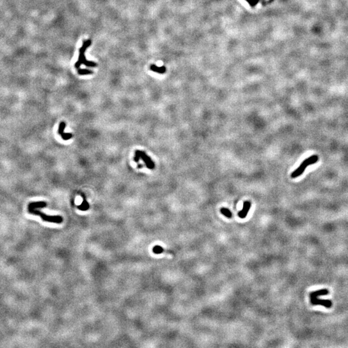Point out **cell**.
I'll list each match as a JSON object with an SVG mask.
<instances>
[{"instance_id": "cell-1", "label": "cell", "mask_w": 348, "mask_h": 348, "mask_svg": "<svg viewBox=\"0 0 348 348\" xmlns=\"http://www.w3.org/2000/svg\"><path fill=\"white\" fill-rule=\"evenodd\" d=\"M92 42L90 39H87L83 41V43L82 47H81L79 50V57L78 60L75 63V67L77 70L80 69V66L81 65H84L88 67H95L97 66L96 63L93 61H89L87 60L85 57V52L87 51V48L91 45Z\"/></svg>"}, {"instance_id": "cell-2", "label": "cell", "mask_w": 348, "mask_h": 348, "mask_svg": "<svg viewBox=\"0 0 348 348\" xmlns=\"http://www.w3.org/2000/svg\"><path fill=\"white\" fill-rule=\"evenodd\" d=\"M318 160H319V157L316 155L311 156L310 157H308V159H305L303 162H302L301 165L299 166V168L296 169L291 174V178L294 179V178H297L298 177H299L300 175H301L302 174L304 173V171H305L307 167L310 165L316 163V162L318 161Z\"/></svg>"}, {"instance_id": "cell-3", "label": "cell", "mask_w": 348, "mask_h": 348, "mask_svg": "<svg viewBox=\"0 0 348 348\" xmlns=\"http://www.w3.org/2000/svg\"><path fill=\"white\" fill-rule=\"evenodd\" d=\"M28 211H29V213L31 214L34 215L40 216L41 218L43 219V220L46 221V222L61 224L63 220L62 217H61L60 215H55V216L47 215L43 213V212L35 210L34 208H28Z\"/></svg>"}, {"instance_id": "cell-4", "label": "cell", "mask_w": 348, "mask_h": 348, "mask_svg": "<svg viewBox=\"0 0 348 348\" xmlns=\"http://www.w3.org/2000/svg\"><path fill=\"white\" fill-rule=\"evenodd\" d=\"M310 297L311 303L313 305H322L327 308H330L332 306V302L331 300L319 299L318 297L315 294L313 291L310 293Z\"/></svg>"}, {"instance_id": "cell-5", "label": "cell", "mask_w": 348, "mask_h": 348, "mask_svg": "<svg viewBox=\"0 0 348 348\" xmlns=\"http://www.w3.org/2000/svg\"><path fill=\"white\" fill-rule=\"evenodd\" d=\"M140 159H141L145 163L146 166L149 169H153L155 168V164L153 161L151 159V158L146 154L144 152L139 150Z\"/></svg>"}, {"instance_id": "cell-6", "label": "cell", "mask_w": 348, "mask_h": 348, "mask_svg": "<svg viewBox=\"0 0 348 348\" xmlns=\"http://www.w3.org/2000/svg\"><path fill=\"white\" fill-rule=\"evenodd\" d=\"M250 207H251V202L249 201H246L244 202V205H243V208L242 210L239 212L238 215L240 218L241 219H244L247 216L248 214V212L249 211L250 209Z\"/></svg>"}, {"instance_id": "cell-7", "label": "cell", "mask_w": 348, "mask_h": 348, "mask_svg": "<svg viewBox=\"0 0 348 348\" xmlns=\"http://www.w3.org/2000/svg\"><path fill=\"white\" fill-rule=\"evenodd\" d=\"M47 206V202H43V201H39V202H30V204L28 206V208H44V207H46Z\"/></svg>"}, {"instance_id": "cell-8", "label": "cell", "mask_w": 348, "mask_h": 348, "mask_svg": "<svg viewBox=\"0 0 348 348\" xmlns=\"http://www.w3.org/2000/svg\"><path fill=\"white\" fill-rule=\"evenodd\" d=\"M150 70L157 73L164 74L166 72V68L165 66H157L156 65H152L150 66Z\"/></svg>"}, {"instance_id": "cell-9", "label": "cell", "mask_w": 348, "mask_h": 348, "mask_svg": "<svg viewBox=\"0 0 348 348\" xmlns=\"http://www.w3.org/2000/svg\"><path fill=\"white\" fill-rule=\"evenodd\" d=\"M78 209H79L80 210H82V211H86V210H88L90 208V205L88 204V202L87 201V200L85 199V197L83 196V201L82 202V204H81L80 206H78Z\"/></svg>"}, {"instance_id": "cell-10", "label": "cell", "mask_w": 348, "mask_h": 348, "mask_svg": "<svg viewBox=\"0 0 348 348\" xmlns=\"http://www.w3.org/2000/svg\"><path fill=\"white\" fill-rule=\"evenodd\" d=\"M220 212L228 218H231L232 217V212L228 208H222L220 209Z\"/></svg>"}, {"instance_id": "cell-11", "label": "cell", "mask_w": 348, "mask_h": 348, "mask_svg": "<svg viewBox=\"0 0 348 348\" xmlns=\"http://www.w3.org/2000/svg\"><path fill=\"white\" fill-rule=\"evenodd\" d=\"M78 72L79 75H88L93 74V72L88 69H78Z\"/></svg>"}, {"instance_id": "cell-12", "label": "cell", "mask_w": 348, "mask_h": 348, "mask_svg": "<svg viewBox=\"0 0 348 348\" xmlns=\"http://www.w3.org/2000/svg\"><path fill=\"white\" fill-rule=\"evenodd\" d=\"M66 127V123L65 122H61L60 125H59V128H58V134H62L63 132H64V130L65 128Z\"/></svg>"}, {"instance_id": "cell-13", "label": "cell", "mask_w": 348, "mask_h": 348, "mask_svg": "<svg viewBox=\"0 0 348 348\" xmlns=\"http://www.w3.org/2000/svg\"><path fill=\"white\" fill-rule=\"evenodd\" d=\"M61 136L63 140H65V141H67V140H69L72 137V134L70 133L63 132L62 134H61Z\"/></svg>"}, {"instance_id": "cell-14", "label": "cell", "mask_w": 348, "mask_h": 348, "mask_svg": "<svg viewBox=\"0 0 348 348\" xmlns=\"http://www.w3.org/2000/svg\"><path fill=\"white\" fill-rule=\"evenodd\" d=\"M153 252L155 253V254H161V253H162V251H164V250H163V248H161V246H155L154 248H153Z\"/></svg>"}, {"instance_id": "cell-15", "label": "cell", "mask_w": 348, "mask_h": 348, "mask_svg": "<svg viewBox=\"0 0 348 348\" xmlns=\"http://www.w3.org/2000/svg\"><path fill=\"white\" fill-rule=\"evenodd\" d=\"M140 159V155H139V150H135V157H134V161L135 162H139V161Z\"/></svg>"}, {"instance_id": "cell-16", "label": "cell", "mask_w": 348, "mask_h": 348, "mask_svg": "<svg viewBox=\"0 0 348 348\" xmlns=\"http://www.w3.org/2000/svg\"><path fill=\"white\" fill-rule=\"evenodd\" d=\"M246 1L249 3V4L252 7H255L259 2V0H246Z\"/></svg>"}, {"instance_id": "cell-17", "label": "cell", "mask_w": 348, "mask_h": 348, "mask_svg": "<svg viewBox=\"0 0 348 348\" xmlns=\"http://www.w3.org/2000/svg\"><path fill=\"white\" fill-rule=\"evenodd\" d=\"M142 167H143V165H138V168H141Z\"/></svg>"}]
</instances>
